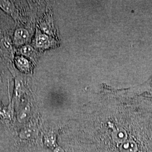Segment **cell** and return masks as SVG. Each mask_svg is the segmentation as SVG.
I'll return each instance as SVG.
<instances>
[{
    "label": "cell",
    "instance_id": "cell-1",
    "mask_svg": "<svg viewBox=\"0 0 152 152\" xmlns=\"http://www.w3.org/2000/svg\"><path fill=\"white\" fill-rule=\"evenodd\" d=\"M30 39V34L27 30L23 28L16 29L14 32L13 42L17 46H23L28 43Z\"/></svg>",
    "mask_w": 152,
    "mask_h": 152
},
{
    "label": "cell",
    "instance_id": "cell-2",
    "mask_svg": "<svg viewBox=\"0 0 152 152\" xmlns=\"http://www.w3.org/2000/svg\"><path fill=\"white\" fill-rule=\"evenodd\" d=\"M14 63L18 69L23 73H29L32 69L31 60L22 55H18L15 57Z\"/></svg>",
    "mask_w": 152,
    "mask_h": 152
},
{
    "label": "cell",
    "instance_id": "cell-3",
    "mask_svg": "<svg viewBox=\"0 0 152 152\" xmlns=\"http://www.w3.org/2000/svg\"><path fill=\"white\" fill-rule=\"evenodd\" d=\"M34 42L35 46L39 49L48 48L51 46L53 42L48 36L41 33L38 29L36 31Z\"/></svg>",
    "mask_w": 152,
    "mask_h": 152
},
{
    "label": "cell",
    "instance_id": "cell-4",
    "mask_svg": "<svg viewBox=\"0 0 152 152\" xmlns=\"http://www.w3.org/2000/svg\"><path fill=\"white\" fill-rule=\"evenodd\" d=\"M18 54L26 57L29 60L36 59V51L31 46L28 45L21 46L18 50Z\"/></svg>",
    "mask_w": 152,
    "mask_h": 152
},
{
    "label": "cell",
    "instance_id": "cell-5",
    "mask_svg": "<svg viewBox=\"0 0 152 152\" xmlns=\"http://www.w3.org/2000/svg\"><path fill=\"white\" fill-rule=\"evenodd\" d=\"M0 7L8 14L16 19V8L14 4L10 1H0Z\"/></svg>",
    "mask_w": 152,
    "mask_h": 152
},
{
    "label": "cell",
    "instance_id": "cell-6",
    "mask_svg": "<svg viewBox=\"0 0 152 152\" xmlns=\"http://www.w3.org/2000/svg\"><path fill=\"white\" fill-rule=\"evenodd\" d=\"M24 92V85L21 78H16L15 79L14 98L16 99H20Z\"/></svg>",
    "mask_w": 152,
    "mask_h": 152
},
{
    "label": "cell",
    "instance_id": "cell-7",
    "mask_svg": "<svg viewBox=\"0 0 152 152\" xmlns=\"http://www.w3.org/2000/svg\"><path fill=\"white\" fill-rule=\"evenodd\" d=\"M45 144L49 147H54L55 145V137L53 135H48L45 138Z\"/></svg>",
    "mask_w": 152,
    "mask_h": 152
},
{
    "label": "cell",
    "instance_id": "cell-8",
    "mask_svg": "<svg viewBox=\"0 0 152 152\" xmlns=\"http://www.w3.org/2000/svg\"><path fill=\"white\" fill-rule=\"evenodd\" d=\"M55 152H64V151L60 148H58L55 150Z\"/></svg>",
    "mask_w": 152,
    "mask_h": 152
},
{
    "label": "cell",
    "instance_id": "cell-9",
    "mask_svg": "<svg viewBox=\"0 0 152 152\" xmlns=\"http://www.w3.org/2000/svg\"><path fill=\"white\" fill-rule=\"evenodd\" d=\"M1 103H0V110H1Z\"/></svg>",
    "mask_w": 152,
    "mask_h": 152
}]
</instances>
